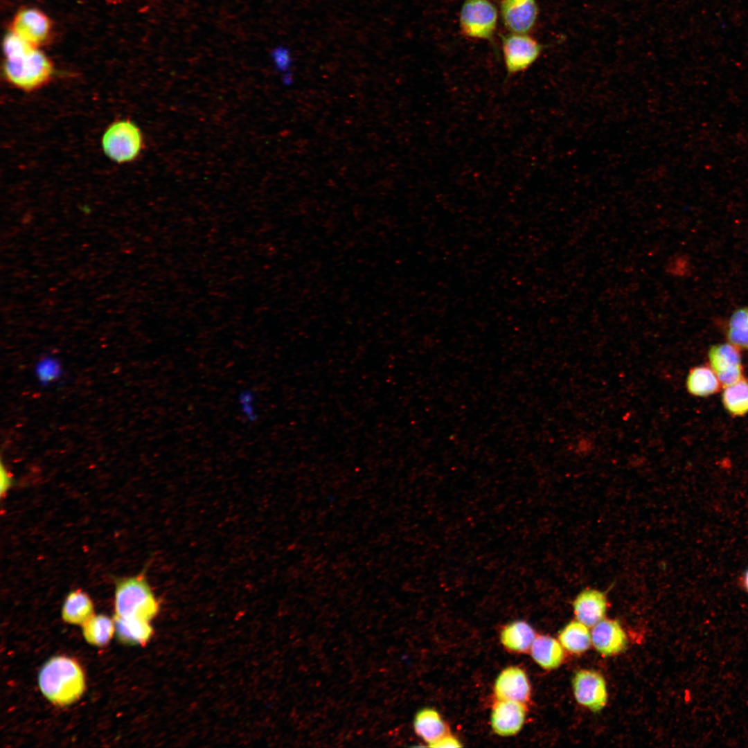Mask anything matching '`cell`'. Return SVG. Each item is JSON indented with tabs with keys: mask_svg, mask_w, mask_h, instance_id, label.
I'll list each match as a JSON object with an SVG mask.
<instances>
[{
	"mask_svg": "<svg viewBox=\"0 0 748 748\" xmlns=\"http://www.w3.org/2000/svg\"><path fill=\"white\" fill-rule=\"evenodd\" d=\"M7 80L17 89L31 91L48 83L53 74L52 62L37 46L13 33L3 41Z\"/></svg>",
	"mask_w": 748,
	"mask_h": 748,
	"instance_id": "6da1fadb",
	"label": "cell"
},
{
	"mask_svg": "<svg viewBox=\"0 0 748 748\" xmlns=\"http://www.w3.org/2000/svg\"><path fill=\"white\" fill-rule=\"evenodd\" d=\"M38 683L44 695L52 703L64 706L78 700L85 688L84 675L73 659L56 656L41 668Z\"/></svg>",
	"mask_w": 748,
	"mask_h": 748,
	"instance_id": "7a4b0ae2",
	"label": "cell"
},
{
	"mask_svg": "<svg viewBox=\"0 0 748 748\" xmlns=\"http://www.w3.org/2000/svg\"><path fill=\"white\" fill-rule=\"evenodd\" d=\"M159 610V602L144 576L125 578L117 582L114 615L150 622Z\"/></svg>",
	"mask_w": 748,
	"mask_h": 748,
	"instance_id": "3957f363",
	"label": "cell"
},
{
	"mask_svg": "<svg viewBox=\"0 0 748 748\" xmlns=\"http://www.w3.org/2000/svg\"><path fill=\"white\" fill-rule=\"evenodd\" d=\"M102 147L105 154L117 163L134 160L143 147V139L140 129L129 120L113 123L105 130L102 138Z\"/></svg>",
	"mask_w": 748,
	"mask_h": 748,
	"instance_id": "277c9868",
	"label": "cell"
},
{
	"mask_svg": "<svg viewBox=\"0 0 748 748\" xmlns=\"http://www.w3.org/2000/svg\"><path fill=\"white\" fill-rule=\"evenodd\" d=\"M498 21L497 8L489 0H465L460 11L459 24L467 37L491 39Z\"/></svg>",
	"mask_w": 748,
	"mask_h": 748,
	"instance_id": "5b68a950",
	"label": "cell"
},
{
	"mask_svg": "<svg viewBox=\"0 0 748 748\" xmlns=\"http://www.w3.org/2000/svg\"><path fill=\"white\" fill-rule=\"evenodd\" d=\"M502 53L508 75L530 68L540 56L543 46L528 33H510L502 38Z\"/></svg>",
	"mask_w": 748,
	"mask_h": 748,
	"instance_id": "8992f818",
	"label": "cell"
},
{
	"mask_svg": "<svg viewBox=\"0 0 748 748\" xmlns=\"http://www.w3.org/2000/svg\"><path fill=\"white\" fill-rule=\"evenodd\" d=\"M574 697L580 705L593 712L603 709L607 701L606 683L603 675L593 670L581 669L571 680Z\"/></svg>",
	"mask_w": 748,
	"mask_h": 748,
	"instance_id": "52a82bcc",
	"label": "cell"
},
{
	"mask_svg": "<svg viewBox=\"0 0 748 748\" xmlns=\"http://www.w3.org/2000/svg\"><path fill=\"white\" fill-rule=\"evenodd\" d=\"M707 357L709 366L716 374L722 387L734 384L744 377L740 350L731 344L711 346Z\"/></svg>",
	"mask_w": 748,
	"mask_h": 748,
	"instance_id": "ba28073f",
	"label": "cell"
},
{
	"mask_svg": "<svg viewBox=\"0 0 748 748\" xmlns=\"http://www.w3.org/2000/svg\"><path fill=\"white\" fill-rule=\"evenodd\" d=\"M11 27L12 33L37 47L49 38L52 26L49 18L44 12L29 8L17 13Z\"/></svg>",
	"mask_w": 748,
	"mask_h": 748,
	"instance_id": "9c48e42d",
	"label": "cell"
},
{
	"mask_svg": "<svg viewBox=\"0 0 748 748\" xmlns=\"http://www.w3.org/2000/svg\"><path fill=\"white\" fill-rule=\"evenodd\" d=\"M527 714L526 703L497 700L490 715V724L493 731L501 736L517 734L524 724Z\"/></svg>",
	"mask_w": 748,
	"mask_h": 748,
	"instance_id": "30bf717a",
	"label": "cell"
},
{
	"mask_svg": "<svg viewBox=\"0 0 748 748\" xmlns=\"http://www.w3.org/2000/svg\"><path fill=\"white\" fill-rule=\"evenodd\" d=\"M499 10L502 21L510 33H528L537 19L536 0H501Z\"/></svg>",
	"mask_w": 748,
	"mask_h": 748,
	"instance_id": "8fae6325",
	"label": "cell"
},
{
	"mask_svg": "<svg viewBox=\"0 0 748 748\" xmlns=\"http://www.w3.org/2000/svg\"><path fill=\"white\" fill-rule=\"evenodd\" d=\"M497 700H514L526 703L531 694V686L526 672L519 666L504 668L494 684Z\"/></svg>",
	"mask_w": 748,
	"mask_h": 748,
	"instance_id": "7c38bea8",
	"label": "cell"
},
{
	"mask_svg": "<svg viewBox=\"0 0 748 748\" xmlns=\"http://www.w3.org/2000/svg\"><path fill=\"white\" fill-rule=\"evenodd\" d=\"M591 643L603 656H613L623 652L627 644L626 634L618 621L603 618L594 626Z\"/></svg>",
	"mask_w": 748,
	"mask_h": 748,
	"instance_id": "4fadbf2b",
	"label": "cell"
},
{
	"mask_svg": "<svg viewBox=\"0 0 748 748\" xmlns=\"http://www.w3.org/2000/svg\"><path fill=\"white\" fill-rule=\"evenodd\" d=\"M607 608L605 594L587 589L577 595L573 602L576 618L587 627H592L605 618Z\"/></svg>",
	"mask_w": 748,
	"mask_h": 748,
	"instance_id": "5bb4252c",
	"label": "cell"
},
{
	"mask_svg": "<svg viewBox=\"0 0 748 748\" xmlns=\"http://www.w3.org/2000/svg\"><path fill=\"white\" fill-rule=\"evenodd\" d=\"M529 652L533 659L545 670L558 668L564 659L560 641L549 635L536 636Z\"/></svg>",
	"mask_w": 748,
	"mask_h": 748,
	"instance_id": "9a60e30c",
	"label": "cell"
},
{
	"mask_svg": "<svg viewBox=\"0 0 748 748\" xmlns=\"http://www.w3.org/2000/svg\"><path fill=\"white\" fill-rule=\"evenodd\" d=\"M531 625L524 621H515L505 625L500 633L504 648L515 653L529 652L536 637Z\"/></svg>",
	"mask_w": 748,
	"mask_h": 748,
	"instance_id": "2e32d148",
	"label": "cell"
},
{
	"mask_svg": "<svg viewBox=\"0 0 748 748\" xmlns=\"http://www.w3.org/2000/svg\"><path fill=\"white\" fill-rule=\"evenodd\" d=\"M114 623L116 636L124 644L144 645L153 634V628L149 621L114 615Z\"/></svg>",
	"mask_w": 748,
	"mask_h": 748,
	"instance_id": "e0dca14e",
	"label": "cell"
},
{
	"mask_svg": "<svg viewBox=\"0 0 748 748\" xmlns=\"http://www.w3.org/2000/svg\"><path fill=\"white\" fill-rule=\"evenodd\" d=\"M413 727L416 733L428 746L448 733L447 727L441 715L431 708L422 709L416 714Z\"/></svg>",
	"mask_w": 748,
	"mask_h": 748,
	"instance_id": "ac0fdd59",
	"label": "cell"
},
{
	"mask_svg": "<svg viewBox=\"0 0 748 748\" xmlns=\"http://www.w3.org/2000/svg\"><path fill=\"white\" fill-rule=\"evenodd\" d=\"M688 392L696 397H708L720 391L722 385L715 372L709 366L692 368L687 375Z\"/></svg>",
	"mask_w": 748,
	"mask_h": 748,
	"instance_id": "d6986e66",
	"label": "cell"
},
{
	"mask_svg": "<svg viewBox=\"0 0 748 748\" xmlns=\"http://www.w3.org/2000/svg\"><path fill=\"white\" fill-rule=\"evenodd\" d=\"M93 616V603L86 593L77 589L68 594L62 609V617L65 622L83 625Z\"/></svg>",
	"mask_w": 748,
	"mask_h": 748,
	"instance_id": "ffe728a7",
	"label": "cell"
},
{
	"mask_svg": "<svg viewBox=\"0 0 748 748\" xmlns=\"http://www.w3.org/2000/svg\"><path fill=\"white\" fill-rule=\"evenodd\" d=\"M558 641L568 652L580 654L589 648L591 637L587 626L576 620L568 623L560 631Z\"/></svg>",
	"mask_w": 748,
	"mask_h": 748,
	"instance_id": "44dd1931",
	"label": "cell"
},
{
	"mask_svg": "<svg viewBox=\"0 0 748 748\" xmlns=\"http://www.w3.org/2000/svg\"><path fill=\"white\" fill-rule=\"evenodd\" d=\"M722 402L726 411L732 416L747 414L748 379L743 377L734 384L724 387Z\"/></svg>",
	"mask_w": 748,
	"mask_h": 748,
	"instance_id": "7402d4cb",
	"label": "cell"
},
{
	"mask_svg": "<svg viewBox=\"0 0 748 748\" xmlns=\"http://www.w3.org/2000/svg\"><path fill=\"white\" fill-rule=\"evenodd\" d=\"M114 630V621L102 614L93 615L82 625V634L85 640L89 644L99 647L109 643Z\"/></svg>",
	"mask_w": 748,
	"mask_h": 748,
	"instance_id": "603a6c76",
	"label": "cell"
},
{
	"mask_svg": "<svg viewBox=\"0 0 748 748\" xmlns=\"http://www.w3.org/2000/svg\"><path fill=\"white\" fill-rule=\"evenodd\" d=\"M727 337L739 350H748V307L733 312L729 321Z\"/></svg>",
	"mask_w": 748,
	"mask_h": 748,
	"instance_id": "cb8c5ba5",
	"label": "cell"
},
{
	"mask_svg": "<svg viewBox=\"0 0 748 748\" xmlns=\"http://www.w3.org/2000/svg\"><path fill=\"white\" fill-rule=\"evenodd\" d=\"M35 373L40 382L44 384H49L60 375V364L55 358L45 357L37 363Z\"/></svg>",
	"mask_w": 748,
	"mask_h": 748,
	"instance_id": "d4e9b609",
	"label": "cell"
},
{
	"mask_svg": "<svg viewBox=\"0 0 748 748\" xmlns=\"http://www.w3.org/2000/svg\"><path fill=\"white\" fill-rule=\"evenodd\" d=\"M239 404L243 416L249 421H254L257 417L256 398L251 390H244L239 395Z\"/></svg>",
	"mask_w": 748,
	"mask_h": 748,
	"instance_id": "484cf974",
	"label": "cell"
},
{
	"mask_svg": "<svg viewBox=\"0 0 748 748\" xmlns=\"http://www.w3.org/2000/svg\"><path fill=\"white\" fill-rule=\"evenodd\" d=\"M271 56L278 69L285 71L289 69L292 58L287 48L279 46L271 52Z\"/></svg>",
	"mask_w": 748,
	"mask_h": 748,
	"instance_id": "4316f807",
	"label": "cell"
},
{
	"mask_svg": "<svg viewBox=\"0 0 748 748\" xmlns=\"http://www.w3.org/2000/svg\"><path fill=\"white\" fill-rule=\"evenodd\" d=\"M460 741L453 735L449 733H447L443 736L438 739L436 741L429 745L431 747H461Z\"/></svg>",
	"mask_w": 748,
	"mask_h": 748,
	"instance_id": "83f0119b",
	"label": "cell"
},
{
	"mask_svg": "<svg viewBox=\"0 0 748 748\" xmlns=\"http://www.w3.org/2000/svg\"><path fill=\"white\" fill-rule=\"evenodd\" d=\"M1 493L3 494L10 486L11 482V477L8 471L4 468L3 465L1 466Z\"/></svg>",
	"mask_w": 748,
	"mask_h": 748,
	"instance_id": "f1b7e54d",
	"label": "cell"
},
{
	"mask_svg": "<svg viewBox=\"0 0 748 748\" xmlns=\"http://www.w3.org/2000/svg\"><path fill=\"white\" fill-rule=\"evenodd\" d=\"M742 587L748 593V569H747L740 578Z\"/></svg>",
	"mask_w": 748,
	"mask_h": 748,
	"instance_id": "f546056e",
	"label": "cell"
}]
</instances>
